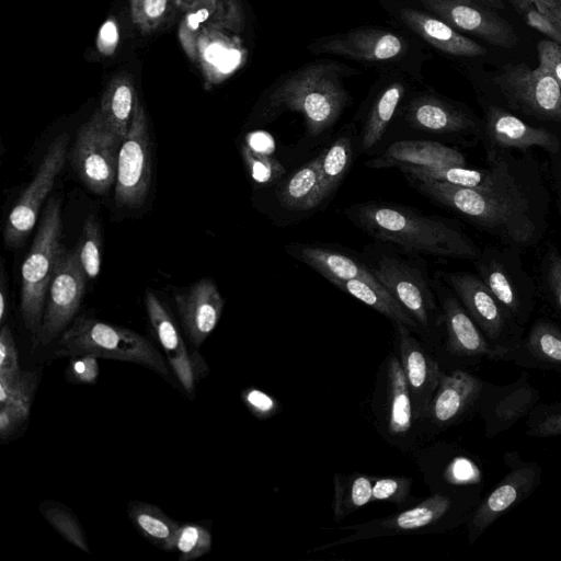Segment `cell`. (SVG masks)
Wrapping results in <instances>:
<instances>
[{"mask_svg":"<svg viewBox=\"0 0 561 561\" xmlns=\"http://www.w3.org/2000/svg\"><path fill=\"white\" fill-rule=\"evenodd\" d=\"M344 214L375 240L409 254L469 260L479 254L458 225L405 205L367 201L350 205Z\"/></svg>","mask_w":561,"mask_h":561,"instance_id":"6da1fadb","label":"cell"},{"mask_svg":"<svg viewBox=\"0 0 561 561\" xmlns=\"http://www.w3.org/2000/svg\"><path fill=\"white\" fill-rule=\"evenodd\" d=\"M409 183L428 199L504 239L527 244L535 238L536 222L529 201L514 176L484 188H468L437 181Z\"/></svg>","mask_w":561,"mask_h":561,"instance_id":"7a4b0ae2","label":"cell"},{"mask_svg":"<svg viewBox=\"0 0 561 561\" xmlns=\"http://www.w3.org/2000/svg\"><path fill=\"white\" fill-rule=\"evenodd\" d=\"M348 102L334 64L308 65L273 88L265 98L257 121L268 123L285 112L302 116L309 137H319L331 129Z\"/></svg>","mask_w":561,"mask_h":561,"instance_id":"3957f363","label":"cell"},{"mask_svg":"<svg viewBox=\"0 0 561 561\" xmlns=\"http://www.w3.org/2000/svg\"><path fill=\"white\" fill-rule=\"evenodd\" d=\"M481 499L473 492H438L419 504L390 516L342 527L353 533L330 543L313 548V552L359 540L413 533L439 531L468 522Z\"/></svg>","mask_w":561,"mask_h":561,"instance_id":"277c9868","label":"cell"},{"mask_svg":"<svg viewBox=\"0 0 561 561\" xmlns=\"http://www.w3.org/2000/svg\"><path fill=\"white\" fill-rule=\"evenodd\" d=\"M376 278L404 307L420 331L431 332L435 325L434 286L420 255L402 252L377 241L362 254Z\"/></svg>","mask_w":561,"mask_h":561,"instance_id":"5b68a950","label":"cell"},{"mask_svg":"<svg viewBox=\"0 0 561 561\" xmlns=\"http://www.w3.org/2000/svg\"><path fill=\"white\" fill-rule=\"evenodd\" d=\"M56 354L73 357L91 354L146 366L169 377L167 363L159 351L142 335L88 317L77 318L61 334Z\"/></svg>","mask_w":561,"mask_h":561,"instance_id":"8992f818","label":"cell"},{"mask_svg":"<svg viewBox=\"0 0 561 561\" xmlns=\"http://www.w3.org/2000/svg\"><path fill=\"white\" fill-rule=\"evenodd\" d=\"M61 204L59 196L48 199L21 268V313L25 328L35 336L42 324L49 284L65 250Z\"/></svg>","mask_w":561,"mask_h":561,"instance_id":"52a82bcc","label":"cell"},{"mask_svg":"<svg viewBox=\"0 0 561 561\" xmlns=\"http://www.w3.org/2000/svg\"><path fill=\"white\" fill-rule=\"evenodd\" d=\"M122 141L108 128L100 108L78 130L71 163L80 181L93 193L105 194L115 183Z\"/></svg>","mask_w":561,"mask_h":561,"instance_id":"ba28073f","label":"cell"},{"mask_svg":"<svg viewBox=\"0 0 561 561\" xmlns=\"http://www.w3.org/2000/svg\"><path fill=\"white\" fill-rule=\"evenodd\" d=\"M151 184V142L144 106L137 100L131 123L117 161L114 197L118 206L136 208L144 204Z\"/></svg>","mask_w":561,"mask_h":561,"instance_id":"9c48e42d","label":"cell"},{"mask_svg":"<svg viewBox=\"0 0 561 561\" xmlns=\"http://www.w3.org/2000/svg\"><path fill=\"white\" fill-rule=\"evenodd\" d=\"M461 305L497 353L499 359H511L517 347L507 331L511 319L482 278L467 272H439Z\"/></svg>","mask_w":561,"mask_h":561,"instance_id":"30bf717a","label":"cell"},{"mask_svg":"<svg viewBox=\"0 0 561 561\" xmlns=\"http://www.w3.org/2000/svg\"><path fill=\"white\" fill-rule=\"evenodd\" d=\"M508 102L517 110L539 119L561 123V87L539 67L506 65L493 79Z\"/></svg>","mask_w":561,"mask_h":561,"instance_id":"8fae6325","label":"cell"},{"mask_svg":"<svg viewBox=\"0 0 561 561\" xmlns=\"http://www.w3.org/2000/svg\"><path fill=\"white\" fill-rule=\"evenodd\" d=\"M68 142L69 137L66 133L53 140L35 176L10 211L3 231L4 243L8 248L22 247L32 231L56 176L66 162Z\"/></svg>","mask_w":561,"mask_h":561,"instance_id":"7c38bea8","label":"cell"},{"mask_svg":"<svg viewBox=\"0 0 561 561\" xmlns=\"http://www.w3.org/2000/svg\"><path fill=\"white\" fill-rule=\"evenodd\" d=\"M87 279L75 251L65 249L49 284L36 343L47 345L66 331L80 308Z\"/></svg>","mask_w":561,"mask_h":561,"instance_id":"4fadbf2b","label":"cell"},{"mask_svg":"<svg viewBox=\"0 0 561 561\" xmlns=\"http://www.w3.org/2000/svg\"><path fill=\"white\" fill-rule=\"evenodd\" d=\"M510 471L483 497L467 522L469 542L473 543L494 522L526 500L541 481V468L535 461L510 465Z\"/></svg>","mask_w":561,"mask_h":561,"instance_id":"5bb4252c","label":"cell"},{"mask_svg":"<svg viewBox=\"0 0 561 561\" xmlns=\"http://www.w3.org/2000/svg\"><path fill=\"white\" fill-rule=\"evenodd\" d=\"M413 1L450 26L471 33L492 45L511 48L518 43L517 34L506 20L473 0Z\"/></svg>","mask_w":561,"mask_h":561,"instance_id":"9a60e30c","label":"cell"},{"mask_svg":"<svg viewBox=\"0 0 561 561\" xmlns=\"http://www.w3.org/2000/svg\"><path fill=\"white\" fill-rule=\"evenodd\" d=\"M540 399L539 391L529 382L527 375L508 385L485 382L480 397V413L488 438L510 430L533 411Z\"/></svg>","mask_w":561,"mask_h":561,"instance_id":"2e32d148","label":"cell"},{"mask_svg":"<svg viewBox=\"0 0 561 561\" xmlns=\"http://www.w3.org/2000/svg\"><path fill=\"white\" fill-rule=\"evenodd\" d=\"M316 53L344 56L357 61L381 64L399 61L409 50L400 35L381 28H359L322 37L310 45Z\"/></svg>","mask_w":561,"mask_h":561,"instance_id":"e0dca14e","label":"cell"},{"mask_svg":"<svg viewBox=\"0 0 561 561\" xmlns=\"http://www.w3.org/2000/svg\"><path fill=\"white\" fill-rule=\"evenodd\" d=\"M485 381L460 369L442 374L438 386L421 420L438 430L450 427L478 412Z\"/></svg>","mask_w":561,"mask_h":561,"instance_id":"ac0fdd59","label":"cell"},{"mask_svg":"<svg viewBox=\"0 0 561 561\" xmlns=\"http://www.w3.org/2000/svg\"><path fill=\"white\" fill-rule=\"evenodd\" d=\"M399 360L402 366L416 420L424 415L438 386L442 370L407 325L393 323Z\"/></svg>","mask_w":561,"mask_h":561,"instance_id":"d6986e66","label":"cell"},{"mask_svg":"<svg viewBox=\"0 0 561 561\" xmlns=\"http://www.w3.org/2000/svg\"><path fill=\"white\" fill-rule=\"evenodd\" d=\"M285 251L330 283L362 278L371 284H381L370 271L363 255L339 245L291 242L285 247Z\"/></svg>","mask_w":561,"mask_h":561,"instance_id":"ffe728a7","label":"cell"},{"mask_svg":"<svg viewBox=\"0 0 561 561\" xmlns=\"http://www.w3.org/2000/svg\"><path fill=\"white\" fill-rule=\"evenodd\" d=\"M174 300L191 342L202 345L216 328L225 304L216 284L203 278L188 290L176 294Z\"/></svg>","mask_w":561,"mask_h":561,"instance_id":"44dd1931","label":"cell"},{"mask_svg":"<svg viewBox=\"0 0 561 561\" xmlns=\"http://www.w3.org/2000/svg\"><path fill=\"white\" fill-rule=\"evenodd\" d=\"M437 296L440 301L449 353L459 357L486 356L499 359L497 353L459 299L444 286H438Z\"/></svg>","mask_w":561,"mask_h":561,"instance_id":"7402d4cb","label":"cell"},{"mask_svg":"<svg viewBox=\"0 0 561 561\" xmlns=\"http://www.w3.org/2000/svg\"><path fill=\"white\" fill-rule=\"evenodd\" d=\"M145 304L151 327L165 353L167 360L188 394H193L199 365L188 354L185 343L168 310L153 291L147 290Z\"/></svg>","mask_w":561,"mask_h":561,"instance_id":"603a6c76","label":"cell"},{"mask_svg":"<svg viewBox=\"0 0 561 561\" xmlns=\"http://www.w3.org/2000/svg\"><path fill=\"white\" fill-rule=\"evenodd\" d=\"M370 169L416 167H467L463 154L444 144L433 140H398L382 152L367 160Z\"/></svg>","mask_w":561,"mask_h":561,"instance_id":"cb8c5ba5","label":"cell"},{"mask_svg":"<svg viewBox=\"0 0 561 561\" xmlns=\"http://www.w3.org/2000/svg\"><path fill=\"white\" fill-rule=\"evenodd\" d=\"M394 14L413 33L446 54L477 57L486 53L483 46L428 12L399 5L394 9Z\"/></svg>","mask_w":561,"mask_h":561,"instance_id":"d4e9b609","label":"cell"},{"mask_svg":"<svg viewBox=\"0 0 561 561\" xmlns=\"http://www.w3.org/2000/svg\"><path fill=\"white\" fill-rule=\"evenodd\" d=\"M486 135L500 148L528 149L540 147L550 153H558L560 140L551 131L534 127L507 111L491 105L486 111Z\"/></svg>","mask_w":561,"mask_h":561,"instance_id":"484cf974","label":"cell"},{"mask_svg":"<svg viewBox=\"0 0 561 561\" xmlns=\"http://www.w3.org/2000/svg\"><path fill=\"white\" fill-rule=\"evenodd\" d=\"M403 116L412 128L437 135L465 134L477 127L474 119L466 112L433 95L411 100Z\"/></svg>","mask_w":561,"mask_h":561,"instance_id":"4316f807","label":"cell"},{"mask_svg":"<svg viewBox=\"0 0 561 561\" xmlns=\"http://www.w3.org/2000/svg\"><path fill=\"white\" fill-rule=\"evenodd\" d=\"M408 182L437 181L468 188H484L513 178L511 165L501 158H492L488 168L400 165Z\"/></svg>","mask_w":561,"mask_h":561,"instance_id":"83f0119b","label":"cell"},{"mask_svg":"<svg viewBox=\"0 0 561 561\" xmlns=\"http://www.w3.org/2000/svg\"><path fill=\"white\" fill-rule=\"evenodd\" d=\"M416 420L410 389L396 356H390L386 365L383 421L386 430L393 438L408 436Z\"/></svg>","mask_w":561,"mask_h":561,"instance_id":"f1b7e54d","label":"cell"},{"mask_svg":"<svg viewBox=\"0 0 561 561\" xmlns=\"http://www.w3.org/2000/svg\"><path fill=\"white\" fill-rule=\"evenodd\" d=\"M227 32L231 31L211 25L197 38L196 64L210 85L225 80L237 67L239 48L234 37Z\"/></svg>","mask_w":561,"mask_h":561,"instance_id":"f546056e","label":"cell"},{"mask_svg":"<svg viewBox=\"0 0 561 561\" xmlns=\"http://www.w3.org/2000/svg\"><path fill=\"white\" fill-rule=\"evenodd\" d=\"M279 205L290 211H311L322 204L319 156L317 154L277 183Z\"/></svg>","mask_w":561,"mask_h":561,"instance_id":"4dcf8cb0","label":"cell"},{"mask_svg":"<svg viewBox=\"0 0 561 561\" xmlns=\"http://www.w3.org/2000/svg\"><path fill=\"white\" fill-rule=\"evenodd\" d=\"M511 359L561 371V330L548 321L534 323L526 339L518 343Z\"/></svg>","mask_w":561,"mask_h":561,"instance_id":"1f68e13d","label":"cell"},{"mask_svg":"<svg viewBox=\"0 0 561 561\" xmlns=\"http://www.w3.org/2000/svg\"><path fill=\"white\" fill-rule=\"evenodd\" d=\"M138 98L128 73L113 77L101 98L100 111L108 126L122 139L127 135Z\"/></svg>","mask_w":561,"mask_h":561,"instance_id":"d6a6232c","label":"cell"},{"mask_svg":"<svg viewBox=\"0 0 561 561\" xmlns=\"http://www.w3.org/2000/svg\"><path fill=\"white\" fill-rule=\"evenodd\" d=\"M331 284L387 317L392 323L420 332L414 319L382 284H371L362 278L334 280Z\"/></svg>","mask_w":561,"mask_h":561,"instance_id":"836d02e7","label":"cell"},{"mask_svg":"<svg viewBox=\"0 0 561 561\" xmlns=\"http://www.w3.org/2000/svg\"><path fill=\"white\" fill-rule=\"evenodd\" d=\"M404 93V84L401 81H393L375 99L362 127L360 152L370 151L381 141Z\"/></svg>","mask_w":561,"mask_h":561,"instance_id":"e575fe53","label":"cell"},{"mask_svg":"<svg viewBox=\"0 0 561 561\" xmlns=\"http://www.w3.org/2000/svg\"><path fill=\"white\" fill-rule=\"evenodd\" d=\"M351 133L341 134L319 156L321 198L327 201L340 186L353 160Z\"/></svg>","mask_w":561,"mask_h":561,"instance_id":"d590c367","label":"cell"},{"mask_svg":"<svg viewBox=\"0 0 561 561\" xmlns=\"http://www.w3.org/2000/svg\"><path fill=\"white\" fill-rule=\"evenodd\" d=\"M374 476L359 472L335 473L333 478V518L343 520L355 511L373 502Z\"/></svg>","mask_w":561,"mask_h":561,"instance_id":"8d00e7d4","label":"cell"},{"mask_svg":"<svg viewBox=\"0 0 561 561\" xmlns=\"http://www.w3.org/2000/svg\"><path fill=\"white\" fill-rule=\"evenodd\" d=\"M129 517L140 533L156 546L164 550L174 549L175 537L181 525L160 507L144 502H133L129 506Z\"/></svg>","mask_w":561,"mask_h":561,"instance_id":"74e56055","label":"cell"},{"mask_svg":"<svg viewBox=\"0 0 561 561\" xmlns=\"http://www.w3.org/2000/svg\"><path fill=\"white\" fill-rule=\"evenodd\" d=\"M37 382L34 371H21L9 400L0 405V437L7 439L26 422Z\"/></svg>","mask_w":561,"mask_h":561,"instance_id":"f35d334b","label":"cell"},{"mask_svg":"<svg viewBox=\"0 0 561 561\" xmlns=\"http://www.w3.org/2000/svg\"><path fill=\"white\" fill-rule=\"evenodd\" d=\"M480 272L482 280L504 307L511 319L518 322L525 321L528 313L513 282L501 264L496 261H490L481 265Z\"/></svg>","mask_w":561,"mask_h":561,"instance_id":"ab89813d","label":"cell"},{"mask_svg":"<svg viewBox=\"0 0 561 561\" xmlns=\"http://www.w3.org/2000/svg\"><path fill=\"white\" fill-rule=\"evenodd\" d=\"M101 231L93 216L84 220L79 241L73 249L77 259L89 279L95 278L101 268Z\"/></svg>","mask_w":561,"mask_h":561,"instance_id":"60d3db41","label":"cell"},{"mask_svg":"<svg viewBox=\"0 0 561 561\" xmlns=\"http://www.w3.org/2000/svg\"><path fill=\"white\" fill-rule=\"evenodd\" d=\"M241 157L251 179L260 185L277 184L285 174V168L277 159L247 142L241 146Z\"/></svg>","mask_w":561,"mask_h":561,"instance_id":"b9f144b4","label":"cell"},{"mask_svg":"<svg viewBox=\"0 0 561 561\" xmlns=\"http://www.w3.org/2000/svg\"><path fill=\"white\" fill-rule=\"evenodd\" d=\"M22 369L12 332L3 325L0 332V396L9 398Z\"/></svg>","mask_w":561,"mask_h":561,"instance_id":"7bdbcfd3","label":"cell"},{"mask_svg":"<svg viewBox=\"0 0 561 561\" xmlns=\"http://www.w3.org/2000/svg\"><path fill=\"white\" fill-rule=\"evenodd\" d=\"M211 535L207 528L197 524L181 525L174 541L180 561L201 558L211 549Z\"/></svg>","mask_w":561,"mask_h":561,"instance_id":"ee69618b","label":"cell"},{"mask_svg":"<svg viewBox=\"0 0 561 561\" xmlns=\"http://www.w3.org/2000/svg\"><path fill=\"white\" fill-rule=\"evenodd\" d=\"M173 0H129L130 18L144 34L154 32L165 21Z\"/></svg>","mask_w":561,"mask_h":561,"instance_id":"f6af8a7d","label":"cell"},{"mask_svg":"<svg viewBox=\"0 0 561 561\" xmlns=\"http://www.w3.org/2000/svg\"><path fill=\"white\" fill-rule=\"evenodd\" d=\"M526 433L536 438L561 435V404H537L528 415Z\"/></svg>","mask_w":561,"mask_h":561,"instance_id":"bcb514c9","label":"cell"},{"mask_svg":"<svg viewBox=\"0 0 561 561\" xmlns=\"http://www.w3.org/2000/svg\"><path fill=\"white\" fill-rule=\"evenodd\" d=\"M43 515L47 522L70 543L84 552L90 551L79 523L68 510L51 506L45 508Z\"/></svg>","mask_w":561,"mask_h":561,"instance_id":"7dc6e473","label":"cell"},{"mask_svg":"<svg viewBox=\"0 0 561 561\" xmlns=\"http://www.w3.org/2000/svg\"><path fill=\"white\" fill-rule=\"evenodd\" d=\"M412 480L405 477H375L373 480V502L402 504L407 501Z\"/></svg>","mask_w":561,"mask_h":561,"instance_id":"c3c4849f","label":"cell"},{"mask_svg":"<svg viewBox=\"0 0 561 561\" xmlns=\"http://www.w3.org/2000/svg\"><path fill=\"white\" fill-rule=\"evenodd\" d=\"M527 24L561 45V30L528 0H515Z\"/></svg>","mask_w":561,"mask_h":561,"instance_id":"681fc988","label":"cell"},{"mask_svg":"<svg viewBox=\"0 0 561 561\" xmlns=\"http://www.w3.org/2000/svg\"><path fill=\"white\" fill-rule=\"evenodd\" d=\"M98 357L84 354L70 357L67 375L73 382L92 383L99 375Z\"/></svg>","mask_w":561,"mask_h":561,"instance_id":"f907efd6","label":"cell"},{"mask_svg":"<svg viewBox=\"0 0 561 561\" xmlns=\"http://www.w3.org/2000/svg\"><path fill=\"white\" fill-rule=\"evenodd\" d=\"M539 68L551 75L561 87V45L543 39L537 45Z\"/></svg>","mask_w":561,"mask_h":561,"instance_id":"816d5d0a","label":"cell"},{"mask_svg":"<svg viewBox=\"0 0 561 561\" xmlns=\"http://www.w3.org/2000/svg\"><path fill=\"white\" fill-rule=\"evenodd\" d=\"M242 400L256 417L266 419L276 413V400L262 390L249 388L242 392Z\"/></svg>","mask_w":561,"mask_h":561,"instance_id":"f5cc1de1","label":"cell"},{"mask_svg":"<svg viewBox=\"0 0 561 561\" xmlns=\"http://www.w3.org/2000/svg\"><path fill=\"white\" fill-rule=\"evenodd\" d=\"M547 280L552 296L561 310V255L551 252L547 264Z\"/></svg>","mask_w":561,"mask_h":561,"instance_id":"db71d44e","label":"cell"},{"mask_svg":"<svg viewBox=\"0 0 561 561\" xmlns=\"http://www.w3.org/2000/svg\"><path fill=\"white\" fill-rule=\"evenodd\" d=\"M199 0H173L174 5L182 10H191ZM221 1L232 13L244 20L243 9L240 0H219Z\"/></svg>","mask_w":561,"mask_h":561,"instance_id":"11a10c76","label":"cell"},{"mask_svg":"<svg viewBox=\"0 0 561 561\" xmlns=\"http://www.w3.org/2000/svg\"><path fill=\"white\" fill-rule=\"evenodd\" d=\"M536 8L561 30V0L549 7L537 5Z\"/></svg>","mask_w":561,"mask_h":561,"instance_id":"9f6ffc18","label":"cell"},{"mask_svg":"<svg viewBox=\"0 0 561 561\" xmlns=\"http://www.w3.org/2000/svg\"><path fill=\"white\" fill-rule=\"evenodd\" d=\"M7 311V296L3 280V270L1 274V290H0V321L3 322Z\"/></svg>","mask_w":561,"mask_h":561,"instance_id":"6f0895ef","label":"cell"},{"mask_svg":"<svg viewBox=\"0 0 561 561\" xmlns=\"http://www.w3.org/2000/svg\"><path fill=\"white\" fill-rule=\"evenodd\" d=\"M479 2H483L490 7L496 8V9H503L504 4L502 0H476Z\"/></svg>","mask_w":561,"mask_h":561,"instance_id":"680465c9","label":"cell"},{"mask_svg":"<svg viewBox=\"0 0 561 561\" xmlns=\"http://www.w3.org/2000/svg\"><path fill=\"white\" fill-rule=\"evenodd\" d=\"M530 2H533L536 7L537 5H546V7H549V5H552L554 4L556 2H558L559 0H528Z\"/></svg>","mask_w":561,"mask_h":561,"instance_id":"91938a15","label":"cell"}]
</instances>
